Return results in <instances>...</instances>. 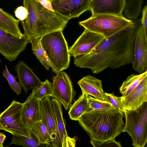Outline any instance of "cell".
Segmentation results:
<instances>
[{"mask_svg": "<svg viewBox=\"0 0 147 147\" xmlns=\"http://www.w3.org/2000/svg\"><path fill=\"white\" fill-rule=\"evenodd\" d=\"M49 0L51 2V1H52L53 0Z\"/></svg>", "mask_w": 147, "mask_h": 147, "instance_id": "35", "label": "cell"}, {"mask_svg": "<svg viewBox=\"0 0 147 147\" xmlns=\"http://www.w3.org/2000/svg\"><path fill=\"white\" fill-rule=\"evenodd\" d=\"M34 97L41 100L46 97L52 96L53 94L52 83L47 79L42 82L36 88L32 89V92Z\"/></svg>", "mask_w": 147, "mask_h": 147, "instance_id": "25", "label": "cell"}, {"mask_svg": "<svg viewBox=\"0 0 147 147\" xmlns=\"http://www.w3.org/2000/svg\"></svg>", "mask_w": 147, "mask_h": 147, "instance_id": "37", "label": "cell"}, {"mask_svg": "<svg viewBox=\"0 0 147 147\" xmlns=\"http://www.w3.org/2000/svg\"><path fill=\"white\" fill-rule=\"evenodd\" d=\"M56 74L53 79L52 97L58 100L67 111L72 105L76 92L68 75L62 71Z\"/></svg>", "mask_w": 147, "mask_h": 147, "instance_id": "8", "label": "cell"}, {"mask_svg": "<svg viewBox=\"0 0 147 147\" xmlns=\"http://www.w3.org/2000/svg\"><path fill=\"white\" fill-rule=\"evenodd\" d=\"M141 20V19H140ZM133 68L141 73L147 71V32L140 20L134 41Z\"/></svg>", "mask_w": 147, "mask_h": 147, "instance_id": "10", "label": "cell"}, {"mask_svg": "<svg viewBox=\"0 0 147 147\" xmlns=\"http://www.w3.org/2000/svg\"><path fill=\"white\" fill-rule=\"evenodd\" d=\"M78 84L82 92L98 100L108 102L103 89L101 80L88 75L80 80Z\"/></svg>", "mask_w": 147, "mask_h": 147, "instance_id": "19", "label": "cell"}, {"mask_svg": "<svg viewBox=\"0 0 147 147\" xmlns=\"http://www.w3.org/2000/svg\"><path fill=\"white\" fill-rule=\"evenodd\" d=\"M140 20H133L132 24L105 38L89 53L74 57V63L79 67L90 69L95 74L132 64L134 41Z\"/></svg>", "mask_w": 147, "mask_h": 147, "instance_id": "1", "label": "cell"}, {"mask_svg": "<svg viewBox=\"0 0 147 147\" xmlns=\"http://www.w3.org/2000/svg\"><path fill=\"white\" fill-rule=\"evenodd\" d=\"M39 2L45 8L52 11H54L53 10L51 2L49 0H35Z\"/></svg>", "mask_w": 147, "mask_h": 147, "instance_id": "33", "label": "cell"}, {"mask_svg": "<svg viewBox=\"0 0 147 147\" xmlns=\"http://www.w3.org/2000/svg\"><path fill=\"white\" fill-rule=\"evenodd\" d=\"M105 94L108 102L111 104L116 109L123 114L125 110L121 102L122 96H117L113 93L105 92Z\"/></svg>", "mask_w": 147, "mask_h": 147, "instance_id": "29", "label": "cell"}, {"mask_svg": "<svg viewBox=\"0 0 147 147\" xmlns=\"http://www.w3.org/2000/svg\"><path fill=\"white\" fill-rule=\"evenodd\" d=\"M102 35L86 29L69 49L70 56L74 57L91 51L104 38Z\"/></svg>", "mask_w": 147, "mask_h": 147, "instance_id": "12", "label": "cell"}, {"mask_svg": "<svg viewBox=\"0 0 147 147\" xmlns=\"http://www.w3.org/2000/svg\"><path fill=\"white\" fill-rule=\"evenodd\" d=\"M40 101L31 93L23 103L22 118L24 123L29 131L36 122L42 119Z\"/></svg>", "mask_w": 147, "mask_h": 147, "instance_id": "14", "label": "cell"}, {"mask_svg": "<svg viewBox=\"0 0 147 147\" xmlns=\"http://www.w3.org/2000/svg\"><path fill=\"white\" fill-rule=\"evenodd\" d=\"M90 143L94 147H121L120 142L116 141L113 139L102 142L90 140Z\"/></svg>", "mask_w": 147, "mask_h": 147, "instance_id": "30", "label": "cell"}, {"mask_svg": "<svg viewBox=\"0 0 147 147\" xmlns=\"http://www.w3.org/2000/svg\"><path fill=\"white\" fill-rule=\"evenodd\" d=\"M28 15L20 22L24 34L30 40L58 30L63 31L69 20L55 11L45 8L35 0H23Z\"/></svg>", "mask_w": 147, "mask_h": 147, "instance_id": "3", "label": "cell"}, {"mask_svg": "<svg viewBox=\"0 0 147 147\" xmlns=\"http://www.w3.org/2000/svg\"><path fill=\"white\" fill-rule=\"evenodd\" d=\"M121 101L124 109L128 111L136 110L147 102V75L128 95L122 96Z\"/></svg>", "mask_w": 147, "mask_h": 147, "instance_id": "15", "label": "cell"}, {"mask_svg": "<svg viewBox=\"0 0 147 147\" xmlns=\"http://www.w3.org/2000/svg\"><path fill=\"white\" fill-rule=\"evenodd\" d=\"M30 42V39L26 36L17 37L0 28V53L10 62L16 60Z\"/></svg>", "mask_w": 147, "mask_h": 147, "instance_id": "9", "label": "cell"}, {"mask_svg": "<svg viewBox=\"0 0 147 147\" xmlns=\"http://www.w3.org/2000/svg\"><path fill=\"white\" fill-rule=\"evenodd\" d=\"M147 75V71L139 74H132L129 76L119 88L120 92L122 94V96L125 97L128 95Z\"/></svg>", "mask_w": 147, "mask_h": 147, "instance_id": "24", "label": "cell"}, {"mask_svg": "<svg viewBox=\"0 0 147 147\" xmlns=\"http://www.w3.org/2000/svg\"><path fill=\"white\" fill-rule=\"evenodd\" d=\"M23 105V103L13 100L9 107L0 113V130L14 135L32 137L22 119Z\"/></svg>", "mask_w": 147, "mask_h": 147, "instance_id": "7", "label": "cell"}, {"mask_svg": "<svg viewBox=\"0 0 147 147\" xmlns=\"http://www.w3.org/2000/svg\"><path fill=\"white\" fill-rule=\"evenodd\" d=\"M31 138L23 136L13 135L9 145L15 144L27 147H38L40 146L36 138L32 134Z\"/></svg>", "mask_w": 147, "mask_h": 147, "instance_id": "26", "label": "cell"}, {"mask_svg": "<svg viewBox=\"0 0 147 147\" xmlns=\"http://www.w3.org/2000/svg\"><path fill=\"white\" fill-rule=\"evenodd\" d=\"M50 97L48 96L40 100L42 120L53 141L52 147H61L57 131L56 119Z\"/></svg>", "mask_w": 147, "mask_h": 147, "instance_id": "13", "label": "cell"}, {"mask_svg": "<svg viewBox=\"0 0 147 147\" xmlns=\"http://www.w3.org/2000/svg\"><path fill=\"white\" fill-rule=\"evenodd\" d=\"M41 38H34L30 40L33 53L47 70H49L51 67L53 72L57 74L59 71L51 63L42 47L40 42Z\"/></svg>", "mask_w": 147, "mask_h": 147, "instance_id": "22", "label": "cell"}, {"mask_svg": "<svg viewBox=\"0 0 147 147\" xmlns=\"http://www.w3.org/2000/svg\"><path fill=\"white\" fill-rule=\"evenodd\" d=\"M92 0H53L51 2L55 11L69 20L89 10Z\"/></svg>", "mask_w": 147, "mask_h": 147, "instance_id": "11", "label": "cell"}, {"mask_svg": "<svg viewBox=\"0 0 147 147\" xmlns=\"http://www.w3.org/2000/svg\"><path fill=\"white\" fill-rule=\"evenodd\" d=\"M40 42L51 62L59 71L68 68L70 56L63 31L47 34L41 38Z\"/></svg>", "mask_w": 147, "mask_h": 147, "instance_id": "5", "label": "cell"}, {"mask_svg": "<svg viewBox=\"0 0 147 147\" xmlns=\"http://www.w3.org/2000/svg\"><path fill=\"white\" fill-rule=\"evenodd\" d=\"M6 136L2 133H0V147H3V143L6 138Z\"/></svg>", "mask_w": 147, "mask_h": 147, "instance_id": "34", "label": "cell"}, {"mask_svg": "<svg viewBox=\"0 0 147 147\" xmlns=\"http://www.w3.org/2000/svg\"><path fill=\"white\" fill-rule=\"evenodd\" d=\"M2 76L5 77L8 82L11 88L17 95L21 93L22 86L17 81L16 78L11 74L8 70L7 66H5V68L2 72Z\"/></svg>", "mask_w": 147, "mask_h": 147, "instance_id": "27", "label": "cell"}, {"mask_svg": "<svg viewBox=\"0 0 147 147\" xmlns=\"http://www.w3.org/2000/svg\"><path fill=\"white\" fill-rule=\"evenodd\" d=\"M1 59H0V63H1Z\"/></svg>", "mask_w": 147, "mask_h": 147, "instance_id": "36", "label": "cell"}, {"mask_svg": "<svg viewBox=\"0 0 147 147\" xmlns=\"http://www.w3.org/2000/svg\"><path fill=\"white\" fill-rule=\"evenodd\" d=\"M142 15L141 19V23L144 26L145 30L147 32V5L143 8L142 11Z\"/></svg>", "mask_w": 147, "mask_h": 147, "instance_id": "32", "label": "cell"}, {"mask_svg": "<svg viewBox=\"0 0 147 147\" xmlns=\"http://www.w3.org/2000/svg\"><path fill=\"white\" fill-rule=\"evenodd\" d=\"M19 21L0 8V28L7 33L18 38L25 36L19 27Z\"/></svg>", "mask_w": 147, "mask_h": 147, "instance_id": "20", "label": "cell"}, {"mask_svg": "<svg viewBox=\"0 0 147 147\" xmlns=\"http://www.w3.org/2000/svg\"><path fill=\"white\" fill-rule=\"evenodd\" d=\"M30 132L36 138L40 145L45 144L52 146L53 141L42 120L36 122Z\"/></svg>", "mask_w": 147, "mask_h": 147, "instance_id": "23", "label": "cell"}, {"mask_svg": "<svg viewBox=\"0 0 147 147\" xmlns=\"http://www.w3.org/2000/svg\"><path fill=\"white\" fill-rule=\"evenodd\" d=\"M125 123L122 132L131 136L135 147H144L147 142V102L135 110H125Z\"/></svg>", "mask_w": 147, "mask_h": 147, "instance_id": "6", "label": "cell"}, {"mask_svg": "<svg viewBox=\"0 0 147 147\" xmlns=\"http://www.w3.org/2000/svg\"><path fill=\"white\" fill-rule=\"evenodd\" d=\"M134 23L123 14H96L79 22V24L88 30L100 34L105 38L112 36Z\"/></svg>", "mask_w": 147, "mask_h": 147, "instance_id": "4", "label": "cell"}, {"mask_svg": "<svg viewBox=\"0 0 147 147\" xmlns=\"http://www.w3.org/2000/svg\"><path fill=\"white\" fill-rule=\"evenodd\" d=\"M56 119L57 129L61 147H75L76 140L69 137L64 121L62 104L55 98L51 99Z\"/></svg>", "mask_w": 147, "mask_h": 147, "instance_id": "17", "label": "cell"}, {"mask_svg": "<svg viewBox=\"0 0 147 147\" xmlns=\"http://www.w3.org/2000/svg\"><path fill=\"white\" fill-rule=\"evenodd\" d=\"M88 98L91 109H115L111 104L106 101L98 100L90 95H88Z\"/></svg>", "mask_w": 147, "mask_h": 147, "instance_id": "28", "label": "cell"}, {"mask_svg": "<svg viewBox=\"0 0 147 147\" xmlns=\"http://www.w3.org/2000/svg\"><path fill=\"white\" fill-rule=\"evenodd\" d=\"M14 13L15 16L20 22L25 20L28 13L27 9L24 6H22L18 7L15 9Z\"/></svg>", "mask_w": 147, "mask_h": 147, "instance_id": "31", "label": "cell"}, {"mask_svg": "<svg viewBox=\"0 0 147 147\" xmlns=\"http://www.w3.org/2000/svg\"><path fill=\"white\" fill-rule=\"evenodd\" d=\"M123 114L115 109H90L77 121L91 140L102 142L115 139L122 132Z\"/></svg>", "mask_w": 147, "mask_h": 147, "instance_id": "2", "label": "cell"}, {"mask_svg": "<svg viewBox=\"0 0 147 147\" xmlns=\"http://www.w3.org/2000/svg\"><path fill=\"white\" fill-rule=\"evenodd\" d=\"M15 69L19 82L25 92L36 88L41 83L32 70L23 61H19L15 65Z\"/></svg>", "mask_w": 147, "mask_h": 147, "instance_id": "18", "label": "cell"}, {"mask_svg": "<svg viewBox=\"0 0 147 147\" xmlns=\"http://www.w3.org/2000/svg\"><path fill=\"white\" fill-rule=\"evenodd\" d=\"M125 5V0H92L89 10L92 15L99 14L121 15Z\"/></svg>", "mask_w": 147, "mask_h": 147, "instance_id": "16", "label": "cell"}, {"mask_svg": "<svg viewBox=\"0 0 147 147\" xmlns=\"http://www.w3.org/2000/svg\"><path fill=\"white\" fill-rule=\"evenodd\" d=\"M88 95L82 92V94L69 109L68 114L70 119L78 120L85 113L91 109L88 98Z\"/></svg>", "mask_w": 147, "mask_h": 147, "instance_id": "21", "label": "cell"}]
</instances>
